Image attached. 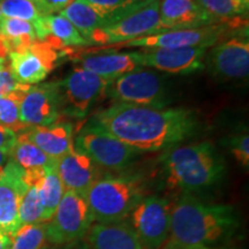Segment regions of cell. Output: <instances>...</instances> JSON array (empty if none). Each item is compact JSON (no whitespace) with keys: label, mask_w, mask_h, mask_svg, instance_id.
I'll list each match as a JSON object with an SVG mask.
<instances>
[{"label":"cell","mask_w":249,"mask_h":249,"mask_svg":"<svg viewBox=\"0 0 249 249\" xmlns=\"http://www.w3.org/2000/svg\"><path fill=\"white\" fill-rule=\"evenodd\" d=\"M172 202L157 195L144 196L129 213V224L143 249H163L169 240Z\"/></svg>","instance_id":"obj_8"},{"label":"cell","mask_w":249,"mask_h":249,"mask_svg":"<svg viewBox=\"0 0 249 249\" xmlns=\"http://www.w3.org/2000/svg\"><path fill=\"white\" fill-rule=\"evenodd\" d=\"M247 33L232 36L213 45L203 60L205 61L204 66L211 75L223 81L248 79L249 42Z\"/></svg>","instance_id":"obj_12"},{"label":"cell","mask_w":249,"mask_h":249,"mask_svg":"<svg viewBox=\"0 0 249 249\" xmlns=\"http://www.w3.org/2000/svg\"><path fill=\"white\" fill-rule=\"evenodd\" d=\"M207 48L149 49L135 52L140 67H151L171 74H192L204 67Z\"/></svg>","instance_id":"obj_15"},{"label":"cell","mask_w":249,"mask_h":249,"mask_svg":"<svg viewBox=\"0 0 249 249\" xmlns=\"http://www.w3.org/2000/svg\"><path fill=\"white\" fill-rule=\"evenodd\" d=\"M9 70L18 83L24 86L37 85L46 79L57 66L60 52L43 42L34 43L22 51L9 52Z\"/></svg>","instance_id":"obj_13"},{"label":"cell","mask_w":249,"mask_h":249,"mask_svg":"<svg viewBox=\"0 0 249 249\" xmlns=\"http://www.w3.org/2000/svg\"><path fill=\"white\" fill-rule=\"evenodd\" d=\"M46 249H48V248H46Z\"/></svg>","instance_id":"obj_44"},{"label":"cell","mask_w":249,"mask_h":249,"mask_svg":"<svg viewBox=\"0 0 249 249\" xmlns=\"http://www.w3.org/2000/svg\"><path fill=\"white\" fill-rule=\"evenodd\" d=\"M11 160L23 171L48 169L57 164V160L51 158L35 144L20 136H18L17 142L11 149Z\"/></svg>","instance_id":"obj_25"},{"label":"cell","mask_w":249,"mask_h":249,"mask_svg":"<svg viewBox=\"0 0 249 249\" xmlns=\"http://www.w3.org/2000/svg\"><path fill=\"white\" fill-rule=\"evenodd\" d=\"M144 196L145 182L143 178L124 174L102 177L90 187L86 198L93 220L107 223L126 219Z\"/></svg>","instance_id":"obj_4"},{"label":"cell","mask_w":249,"mask_h":249,"mask_svg":"<svg viewBox=\"0 0 249 249\" xmlns=\"http://www.w3.org/2000/svg\"><path fill=\"white\" fill-rule=\"evenodd\" d=\"M217 23H226L234 27L245 26L244 18L236 14L232 0H195Z\"/></svg>","instance_id":"obj_29"},{"label":"cell","mask_w":249,"mask_h":249,"mask_svg":"<svg viewBox=\"0 0 249 249\" xmlns=\"http://www.w3.org/2000/svg\"><path fill=\"white\" fill-rule=\"evenodd\" d=\"M42 17L59 14L76 0H34Z\"/></svg>","instance_id":"obj_34"},{"label":"cell","mask_w":249,"mask_h":249,"mask_svg":"<svg viewBox=\"0 0 249 249\" xmlns=\"http://www.w3.org/2000/svg\"><path fill=\"white\" fill-rule=\"evenodd\" d=\"M167 191L191 194L217 185L226 172L222 156L211 142L170 148L160 158Z\"/></svg>","instance_id":"obj_3"},{"label":"cell","mask_w":249,"mask_h":249,"mask_svg":"<svg viewBox=\"0 0 249 249\" xmlns=\"http://www.w3.org/2000/svg\"><path fill=\"white\" fill-rule=\"evenodd\" d=\"M191 249H214V248H210V247H198V248H191Z\"/></svg>","instance_id":"obj_41"},{"label":"cell","mask_w":249,"mask_h":249,"mask_svg":"<svg viewBox=\"0 0 249 249\" xmlns=\"http://www.w3.org/2000/svg\"><path fill=\"white\" fill-rule=\"evenodd\" d=\"M86 236L89 249H143L126 219L92 224Z\"/></svg>","instance_id":"obj_19"},{"label":"cell","mask_w":249,"mask_h":249,"mask_svg":"<svg viewBox=\"0 0 249 249\" xmlns=\"http://www.w3.org/2000/svg\"><path fill=\"white\" fill-rule=\"evenodd\" d=\"M107 96L116 103L142 105V107H165L169 103L167 89L161 77L155 71L142 68L124 74L112 81Z\"/></svg>","instance_id":"obj_9"},{"label":"cell","mask_w":249,"mask_h":249,"mask_svg":"<svg viewBox=\"0 0 249 249\" xmlns=\"http://www.w3.org/2000/svg\"><path fill=\"white\" fill-rule=\"evenodd\" d=\"M18 220L21 226L43 222V205L37 187H28L18 204Z\"/></svg>","instance_id":"obj_30"},{"label":"cell","mask_w":249,"mask_h":249,"mask_svg":"<svg viewBox=\"0 0 249 249\" xmlns=\"http://www.w3.org/2000/svg\"><path fill=\"white\" fill-rule=\"evenodd\" d=\"M86 196L66 191L51 219L45 223L49 242L68 245L85 238L93 224Z\"/></svg>","instance_id":"obj_6"},{"label":"cell","mask_w":249,"mask_h":249,"mask_svg":"<svg viewBox=\"0 0 249 249\" xmlns=\"http://www.w3.org/2000/svg\"><path fill=\"white\" fill-rule=\"evenodd\" d=\"M160 0H139L105 20L92 34L89 44L117 45L163 33L160 18Z\"/></svg>","instance_id":"obj_5"},{"label":"cell","mask_w":249,"mask_h":249,"mask_svg":"<svg viewBox=\"0 0 249 249\" xmlns=\"http://www.w3.org/2000/svg\"><path fill=\"white\" fill-rule=\"evenodd\" d=\"M240 225L234 207L182 194L172 203L169 240L163 249L209 247L231 236Z\"/></svg>","instance_id":"obj_2"},{"label":"cell","mask_w":249,"mask_h":249,"mask_svg":"<svg viewBox=\"0 0 249 249\" xmlns=\"http://www.w3.org/2000/svg\"><path fill=\"white\" fill-rule=\"evenodd\" d=\"M22 171L9 157L4 176L0 178V230L9 236L21 226L18 204L28 188L22 181Z\"/></svg>","instance_id":"obj_17"},{"label":"cell","mask_w":249,"mask_h":249,"mask_svg":"<svg viewBox=\"0 0 249 249\" xmlns=\"http://www.w3.org/2000/svg\"><path fill=\"white\" fill-rule=\"evenodd\" d=\"M18 139V134L8 127L1 126L0 124V149H9L13 148Z\"/></svg>","instance_id":"obj_36"},{"label":"cell","mask_w":249,"mask_h":249,"mask_svg":"<svg viewBox=\"0 0 249 249\" xmlns=\"http://www.w3.org/2000/svg\"><path fill=\"white\" fill-rule=\"evenodd\" d=\"M111 82L81 67L75 68L59 82L61 114L74 119L86 118L90 110L107 96Z\"/></svg>","instance_id":"obj_7"},{"label":"cell","mask_w":249,"mask_h":249,"mask_svg":"<svg viewBox=\"0 0 249 249\" xmlns=\"http://www.w3.org/2000/svg\"><path fill=\"white\" fill-rule=\"evenodd\" d=\"M18 136L35 144L53 160H59L74 147L73 126L65 121H57L50 126L31 127Z\"/></svg>","instance_id":"obj_20"},{"label":"cell","mask_w":249,"mask_h":249,"mask_svg":"<svg viewBox=\"0 0 249 249\" xmlns=\"http://www.w3.org/2000/svg\"><path fill=\"white\" fill-rule=\"evenodd\" d=\"M0 39L7 52L22 51L37 42L33 23L12 18H0Z\"/></svg>","instance_id":"obj_23"},{"label":"cell","mask_w":249,"mask_h":249,"mask_svg":"<svg viewBox=\"0 0 249 249\" xmlns=\"http://www.w3.org/2000/svg\"><path fill=\"white\" fill-rule=\"evenodd\" d=\"M103 18H108L139 0H81Z\"/></svg>","instance_id":"obj_33"},{"label":"cell","mask_w":249,"mask_h":249,"mask_svg":"<svg viewBox=\"0 0 249 249\" xmlns=\"http://www.w3.org/2000/svg\"><path fill=\"white\" fill-rule=\"evenodd\" d=\"M76 62H79L80 67L83 70L91 71L107 81H114L118 77L140 68L135 52H99L96 54L86 55Z\"/></svg>","instance_id":"obj_22"},{"label":"cell","mask_w":249,"mask_h":249,"mask_svg":"<svg viewBox=\"0 0 249 249\" xmlns=\"http://www.w3.org/2000/svg\"><path fill=\"white\" fill-rule=\"evenodd\" d=\"M232 2L239 17H244L248 13L249 0H232Z\"/></svg>","instance_id":"obj_37"},{"label":"cell","mask_w":249,"mask_h":249,"mask_svg":"<svg viewBox=\"0 0 249 249\" xmlns=\"http://www.w3.org/2000/svg\"><path fill=\"white\" fill-rule=\"evenodd\" d=\"M59 14L66 18L76 28V30L88 42V44L92 34L105 23V18L99 17L91 7L81 0L74 1Z\"/></svg>","instance_id":"obj_24"},{"label":"cell","mask_w":249,"mask_h":249,"mask_svg":"<svg viewBox=\"0 0 249 249\" xmlns=\"http://www.w3.org/2000/svg\"><path fill=\"white\" fill-rule=\"evenodd\" d=\"M30 86L18 85L8 95L0 97V124L21 134L28 128L20 121V104Z\"/></svg>","instance_id":"obj_27"},{"label":"cell","mask_w":249,"mask_h":249,"mask_svg":"<svg viewBox=\"0 0 249 249\" xmlns=\"http://www.w3.org/2000/svg\"><path fill=\"white\" fill-rule=\"evenodd\" d=\"M74 145L88 155L99 169L108 171L124 170L139 154L92 123L80 130Z\"/></svg>","instance_id":"obj_10"},{"label":"cell","mask_w":249,"mask_h":249,"mask_svg":"<svg viewBox=\"0 0 249 249\" xmlns=\"http://www.w3.org/2000/svg\"><path fill=\"white\" fill-rule=\"evenodd\" d=\"M0 13L2 18H18L30 23L42 18L34 0H0Z\"/></svg>","instance_id":"obj_31"},{"label":"cell","mask_w":249,"mask_h":249,"mask_svg":"<svg viewBox=\"0 0 249 249\" xmlns=\"http://www.w3.org/2000/svg\"><path fill=\"white\" fill-rule=\"evenodd\" d=\"M18 85L20 83H18V81L14 79L8 65L6 62L4 65H1L0 66V97L8 95L9 92L17 89Z\"/></svg>","instance_id":"obj_35"},{"label":"cell","mask_w":249,"mask_h":249,"mask_svg":"<svg viewBox=\"0 0 249 249\" xmlns=\"http://www.w3.org/2000/svg\"><path fill=\"white\" fill-rule=\"evenodd\" d=\"M76 242H71V244H70L71 246H67V247L64 248V249H89V248H86V247H81V246L77 245Z\"/></svg>","instance_id":"obj_40"},{"label":"cell","mask_w":249,"mask_h":249,"mask_svg":"<svg viewBox=\"0 0 249 249\" xmlns=\"http://www.w3.org/2000/svg\"><path fill=\"white\" fill-rule=\"evenodd\" d=\"M230 28L239 27L226 23L211 24L207 27L174 31H164L156 35L141 37L127 43L112 45V48H143L149 49H180V48H209L216 45L225 37H229Z\"/></svg>","instance_id":"obj_11"},{"label":"cell","mask_w":249,"mask_h":249,"mask_svg":"<svg viewBox=\"0 0 249 249\" xmlns=\"http://www.w3.org/2000/svg\"><path fill=\"white\" fill-rule=\"evenodd\" d=\"M6 62V59H0V66H1V65H4Z\"/></svg>","instance_id":"obj_42"},{"label":"cell","mask_w":249,"mask_h":249,"mask_svg":"<svg viewBox=\"0 0 249 249\" xmlns=\"http://www.w3.org/2000/svg\"><path fill=\"white\" fill-rule=\"evenodd\" d=\"M37 189L43 205V222L48 223L54 214L65 194V188L59 178L55 166L46 170L44 178L37 186Z\"/></svg>","instance_id":"obj_26"},{"label":"cell","mask_w":249,"mask_h":249,"mask_svg":"<svg viewBox=\"0 0 249 249\" xmlns=\"http://www.w3.org/2000/svg\"><path fill=\"white\" fill-rule=\"evenodd\" d=\"M33 26L37 40L46 43L58 51L64 48L88 45V42L81 36L76 28L61 14L39 18Z\"/></svg>","instance_id":"obj_21"},{"label":"cell","mask_w":249,"mask_h":249,"mask_svg":"<svg viewBox=\"0 0 249 249\" xmlns=\"http://www.w3.org/2000/svg\"><path fill=\"white\" fill-rule=\"evenodd\" d=\"M55 169L65 192L71 191L83 196L87 195L93 183L102 178L101 169L75 145L57 160Z\"/></svg>","instance_id":"obj_16"},{"label":"cell","mask_w":249,"mask_h":249,"mask_svg":"<svg viewBox=\"0 0 249 249\" xmlns=\"http://www.w3.org/2000/svg\"><path fill=\"white\" fill-rule=\"evenodd\" d=\"M11 236L0 230V249H11Z\"/></svg>","instance_id":"obj_39"},{"label":"cell","mask_w":249,"mask_h":249,"mask_svg":"<svg viewBox=\"0 0 249 249\" xmlns=\"http://www.w3.org/2000/svg\"><path fill=\"white\" fill-rule=\"evenodd\" d=\"M61 116L59 82H48L28 89L20 104V121L27 128L50 126Z\"/></svg>","instance_id":"obj_14"},{"label":"cell","mask_w":249,"mask_h":249,"mask_svg":"<svg viewBox=\"0 0 249 249\" xmlns=\"http://www.w3.org/2000/svg\"><path fill=\"white\" fill-rule=\"evenodd\" d=\"M226 145L230 149L235 160L244 169L249 166V135L247 132H241L230 136L226 140Z\"/></svg>","instance_id":"obj_32"},{"label":"cell","mask_w":249,"mask_h":249,"mask_svg":"<svg viewBox=\"0 0 249 249\" xmlns=\"http://www.w3.org/2000/svg\"><path fill=\"white\" fill-rule=\"evenodd\" d=\"M90 123L135 151H160L191 138L198 128L195 111L116 103L96 112Z\"/></svg>","instance_id":"obj_1"},{"label":"cell","mask_w":249,"mask_h":249,"mask_svg":"<svg viewBox=\"0 0 249 249\" xmlns=\"http://www.w3.org/2000/svg\"><path fill=\"white\" fill-rule=\"evenodd\" d=\"M0 18H1V13H0Z\"/></svg>","instance_id":"obj_43"},{"label":"cell","mask_w":249,"mask_h":249,"mask_svg":"<svg viewBox=\"0 0 249 249\" xmlns=\"http://www.w3.org/2000/svg\"><path fill=\"white\" fill-rule=\"evenodd\" d=\"M9 157H11V150L9 149H0V178L4 176Z\"/></svg>","instance_id":"obj_38"},{"label":"cell","mask_w":249,"mask_h":249,"mask_svg":"<svg viewBox=\"0 0 249 249\" xmlns=\"http://www.w3.org/2000/svg\"><path fill=\"white\" fill-rule=\"evenodd\" d=\"M11 249H46L49 245L45 223L28 224L11 236Z\"/></svg>","instance_id":"obj_28"},{"label":"cell","mask_w":249,"mask_h":249,"mask_svg":"<svg viewBox=\"0 0 249 249\" xmlns=\"http://www.w3.org/2000/svg\"><path fill=\"white\" fill-rule=\"evenodd\" d=\"M161 31H174L218 24L195 0H160Z\"/></svg>","instance_id":"obj_18"}]
</instances>
